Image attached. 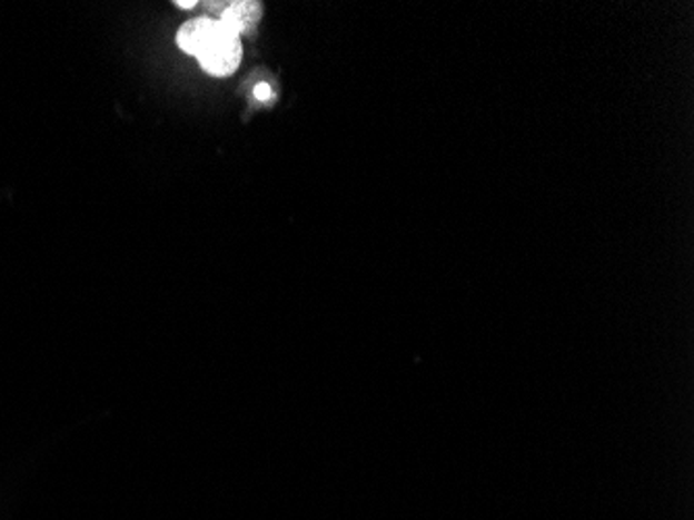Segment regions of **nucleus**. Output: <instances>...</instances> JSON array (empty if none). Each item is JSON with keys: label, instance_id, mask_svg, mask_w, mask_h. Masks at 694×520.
Segmentation results:
<instances>
[{"label": "nucleus", "instance_id": "20e7f679", "mask_svg": "<svg viewBox=\"0 0 694 520\" xmlns=\"http://www.w3.org/2000/svg\"><path fill=\"white\" fill-rule=\"evenodd\" d=\"M254 96H256L258 100H267V98H270L269 84H258V86H256V90H254Z\"/></svg>", "mask_w": 694, "mask_h": 520}, {"label": "nucleus", "instance_id": "39448f33", "mask_svg": "<svg viewBox=\"0 0 694 520\" xmlns=\"http://www.w3.org/2000/svg\"><path fill=\"white\" fill-rule=\"evenodd\" d=\"M177 7H179V9H191V7H196V0H190V2H177Z\"/></svg>", "mask_w": 694, "mask_h": 520}, {"label": "nucleus", "instance_id": "7ed1b4c3", "mask_svg": "<svg viewBox=\"0 0 694 520\" xmlns=\"http://www.w3.org/2000/svg\"><path fill=\"white\" fill-rule=\"evenodd\" d=\"M260 4L258 2H250V0H244V2H231L225 11H222L221 21L222 26L231 32L244 33L250 32L254 26L258 23L260 19Z\"/></svg>", "mask_w": 694, "mask_h": 520}, {"label": "nucleus", "instance_id": "f257e3e1", "mask_svg": "<svg viewBox=\"0 0 694 520\" xmlns=\"http://www.w3.org/2000/svg\"><path fill=\"white\" fill-rule=\"evenodd\" d=\"M198 59L206 73L217 78L231 76L241 63V40L219 21V30L198 55Z\"/></svg>", "mask_w": 694, "mask_h": 520}, {"label": "nucleus", "instance_id": "f03ea898", "mask_svg": "<svg viewBox=\"0 0 694 520\" xmlns=\"http://www.w3.org/2000/svg\"><path fill=\"white\" fill-rule=\"evenodd\" d=\"M217 30H219V19H208V17L194 19L179 28L177 45L184 52L198 57L205 50L206 45L212 40Z\"/></svg>", "mask_w": 694, "mask_h": 520}]
</instances>
